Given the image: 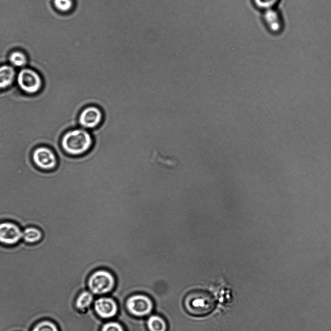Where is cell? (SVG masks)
<instances>
[{"instance_id":"cell-1","label":"cell","mask_w":331,"mask_h":331,"mask_svg":"<svg viewBox=\"0 0 331 331\" xmlns=\"http://www.w3.org/2000/svg\"><path fill=\"white\" fill-rule=\"evenodd\" d=\"M95 140L92 132L80 127L66 132L61 142L64 151L74 158L88 154L93 148Z\"/></svg>"},{"instance_id":"cell-13","label":"cell","mask_w":331,"mask_h":331,"mask_svg":"<svg viewBox=\"0 0 331 331\" xmlns=\"http://www.w3.org/2000/svg\"><path fill=\"white\" fill-rule=\"evenodd\" d=\"M147 325L150 331H166L167 329L165 320L157 315L150 316L148 320Z\"/></svg>"},{"instance_id":"cell-9","label":"cell","mask_w":331,"mask_h":331,"mask_svg":"<svg viewBox=\"0 0 331 331\" xmlns=\"http://www.w3.org/2000/svg\"><path fill=\"white\" fill-rule=\"evenodd\" d=\"M262 17L265 25L270 32L277 33L282 31L283 20L279 12L275 8L263 11Z\"/></svg>"},{"instance_id":"cell-6","label":"cell","mask_w":331,"mask_h":331,"mask_svg":"<svg viewBox=\"0 0 331 331\" xmlns=\"http://www.w3.org/2000/svg\"><path fill=\"white\" fill-rule=\"evenodd\" d=\"M22 239V229L10 220L0 221V244L7 247L18 244Z\"/></svg>"},{"instance_id":"cell-7","label":"cell","mask_w":331,"mask_h":331,"mask_svg":"<svg viewBox=\"0 0 331 331\" xmlns=\"http://www.w3.org/2000/svg\"><path fill=\"white\" fill-rule=\"evenodd\" d=\"M17 82L19 87L28 94L37 92L42 84L39 75L30 68H24L20 71L17 76Z\"/></svg>"},{"instance_id":"cell-4","label":"cell","mask_w":331,"mask_h":331,"mask_svg":"<svg viewBox=\"0 0 331 331\" xmlns=\"http://www.w3.org/2000/svg\"><path fill=\"white\" fill-rule=\"evenodd\" d=\"M115 283L113 275L104 269L98 270L92 273L88 282L91 292L98 295L110 292L113 289Z\"/></svg>"},{"instance_id":"cell-11","label":"cell","mask_w":331,"mask_h":331,"mask_svg":"<svg viewBox=\"0 0 331 331\" xmlns=\"http://www.w3.org/2000/svg\"><path fill=\"white\" fill-rule=\"evenodd\" d=\"M43 234L42 230L34 226H29L22 229V240L29 244H34L41 241Z\"/></svg>"},{"instance_id":"cell-18","label":"cell","mask_w":331,"mask_h":331,"mask_svg":"<svg viewBox=\"0 0 331 331\" xmlns=\"http://www.w3.org/2000/svg\"><path fill=\"white\" fill-rule=\"evenodd\" d=\"M280 0H252L254 6L257 9L265 11L275 8Z\"/></svg>"},{"instance_id":"cell-3","label":"cell","mask_w":331,"mask_h":331,"mask_svg":"<svg viewBox=\"0 0 331 331\" xmlns=\"http://www.w3.org/2000/svg\"><path fill=\"white\" fill-rule=\"evenodd\" d=\"M104 119L103 109L97 104H89L80 110L77 116V122L80 127L93 131L102 125Z\"/></svg>"},{"instance_id":"cell-2","label":"cell","mask_w":331,"mask_h":331,"mask_svg":"<svg viewBox=\"0 0 331 331\" xmlns=\"http://www.w3.org/2000/svg\"><path fill=\"white\" fill-rule=\"evenodd\" d=\"M183 305L190 315L203 316L210 314L214 309L215 301L209 292L195 290L188 293L184 298Z\"/></svg>"},{"instance_id":"cell-5","label":"cell","mask_w":331,"mask_h":331,"mask_svg":"<svg viewBox=\"0 0 331 331\" xmlns=\"http://www.w3.org/2000/svg\"><path fill=\"white\" fill-rule=\"evenodd\" d=\"M32 160L38 169L50 172L55 170L58 166V160L55 153L50 149L41 147L33 152Z\"/></svg>"},{"instance_id":"cell-15","label":"cell","mask_w":331,"mask_h":331,"mask_svg":"<svg viewBox=\"0 0 331 331\" xmlns=\"http://www.w3.org/2000/svg\"><path fill=\"white\" fill-rule=\"evenodd\" d=\"M93 301V296L91 293L84 291L81 293L75 301V306L77 309L83 310L88 308Z\"/></svg>"},{"instance_id":"cell-10","label":"cell","mask_w":331,"mask_h":331,"mask_svg":"<svg viewBox=\"0 0 331 331\" xmlns=\"http://www.w3.org/2000/svg\"><path fill=\"white\" fill-rule=\"evenodd\" d=\"M94 307L97 314L104 318L114 316L117 311L116 301L110 298L102 297L98 298L95 302Z\"/></svg>"},{"instance_id":"cell-12","label":"cell","mask_w":331,"mask_h":331,"mask_svg":"<svg viewBox=\"0 0 331 331\" xmlns=\"http://www.w3.org/2000/svg\"><path fill=\"white\" fill-rule=\"evenodd\" d=\"M15 71L13 67L9 65L0 66V89H4L12 84L15 77Z\"/></svg>"},{"instance_id":"cell-17","label":"cell","mask_w":331,"mask_h":331,"mask_svg":"<svg viewBox=\"0 0 331 331\" xmlns=\"http://www.w3.org/2000/svg\"><path fill=\"white\" fill-rule=\"evenodd\" d=\"M53 4L59 11L67 13L73 9L74 4L73 0H54Z\"/></svg>"},{"instance_id":"cell-19","label":"cell","mask_w":331,"mask_h":331,"mask_svg":"<svg viewBox=\"0 0 331 331\" xmlns=\"http://www.w3.org/2000/svg\"><path fill=\"white\" fill-rule=\"evenodd\" d=\"M101 331H124L122 326L116 322H110L105 324Z\"/></svg>"},{"instance_id":"cell-8","label":"cell","mask_w":331,"mask_h":331,"mask_svg":"<svg viewBox=\"0 0 331 331\" xmlns=\"http://www.w3.org/2000/svg\"><path fill=\"white\" fill-rule=\"evenodd\" d=\"M128 310L132 314L142 316L149 314L153 308L151 299L143 295H136L129 297L126 301Z\"/></svg>"},{"instance_id":"cell-14","label":"cell","mask_w":331,"mask_h":331,"mask_svg":"<svg viewBox=\"0 0 331 331\" xmlns=\"http://www.w3.org/2000/svg\"><path fill=\"white\" fill-rule=\"evenodd\" d=\"M31 331H60V330L54 321L49 319H43L35 323Z\"/></svg>"},{"instance_id":"cell-16","label":"cell","mask_w":331,"mask_h":331,"mask_svg":"<svg viewBox=\"0 0 331 331\" xmlns=\"http://www.w3.org/2000/svg\"><path fill=\"white\" fill-rule=\"evenodd\" d=\"M9 60L13 66L17 67L24 66L27 62L26 55L18 50L14 51L10 54Z\"/></svg>"}]
</instances>
